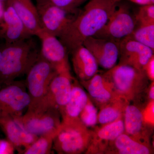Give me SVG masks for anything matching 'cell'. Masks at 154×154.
Wrapping results in <instances>:
<instances>
[{
    "mask_svg": "<svg viewBox=\"0 0 154 154\" xmlns=\"http://www.w3.org/2000/svg\"><path fill=\"white\" fill-rule=\"evenodd\" d=\"M121 0H89L58 37L70 52L94 36L107 23Z\"/></svg>",
    "mask_w": 154,
    "mask_h": 154,
    "instance_id": "1",
    "label": "cell"
},
{
    "mask_svg": "<svg viewBox=\"0 0 154 154\" xmlns=\"http://www.w3.org/2000/svg\"><path fill=\"white\" fill-rule=\"evenodd\" d=\"M40 55L33 36L2 47L0 60V85L27 73Z\"/></svg>",
    "mask_w": 154,
    "mask_h": 154,
    "instance_id": "2",
    "label": "cell"
},
{
    "mask_svg": "<svg viewBox=\"0 0 154 154\" xmlns=\"http://www.w3.org/2000/svg\"><path fill=\"white\" fill-rule=\"evenodd\" d=\"M104 75L119 97L129 103L141 105L150 85L143 69L118 64Z\"/></svg>",
    "mask_w": 154,
    "mask_h": 154,
    "instance_id": "3",
    "label": "cell"
},
{
    "mask_svg": "<svg viewBox=\"0 0 154 154\" xmlns=\"http://www.w3.org/2000/svg\"><path fill=\"white\" fill-rule=\"evenodd\" d=\"M92 134L93 130L85 126L79 119L62 120L54 138L53 147L58 154L85 153Z\"/></svg>",
    "mask_w": 154,
    "mask_h": 154,
    "instance_id": "4",
    "label": "cell"
},
{
    "mask_svg": "<svg viewBox=\"0 0 154 154\" xmlns=\"http://www.w3.org/2000/svg\"><path fill=\"white\" fill-rule=\"evenodd\" d=\"M28 107L27 113L19 117L28 132L40 137L48 133L58 131L61 121L60 113L57 109L43 101L30 105Z\"/></svg>",
    "mask_w": 154,
    "mask_h": 154,
    "instance_id": "5",
    "label": "cell"
},
{
    "mask_svg": "<svg viewBox=\"0 0 154 154\" xmlns=\"http://www.w3.org/2000/svg\"><path fill=\"white\" fill-rule=\"evenodd\" d=\"M42 29L58 38L75 18L79 11L70 12L45 0H36Z\"/></svg>",
    "mask_w": 154,
    "mask_h": 154,
    "instance_id": "6",
    "label": "cell"
},
{
    "mask_svg": "<svg viewBox=\"0 0 154 154\" xmlns=\"http://www.w3.org/2000/svg\"><path fill=\"white\" fill-rule=\"evenodd\" d=\"M57 72L51 64L39 55L27 73L26 84L31 99L29 106L36 105L44 99L51 81Z\"/></svg>",
    "mask_w": 154,
    "mask_h": 154,
    "instance_id": "7",
    "label": "cell"
},
{
    "mask_svg": "<svg viewBox=\"0 0 154 154\" xmlns=\"http://www.w3.org/2000/svg\"><path fill=\"white\" fill-rule=\"evenodd\" d=\"M137 24L135 18L131 14L128 7L121 5L118 8L116 7L105 26L94 37L119 42L131 34Z\"/></svg>",
    "mask_w": 154,
    "mask_h": 154,
    "instance_id": "8",
    "label": "cell"
},
{
    "mask_svg": "<svg viewBox=\"0 0 154 154\" xmlns=\"http://www.w3.org/2000/svg\"><path fill=\"white\" fill-rule=\"evenodd\" d=\"M21 87L12 81L0 85V116L19 117L30 105V95Z\"/></svg>",
    "mask_w": 154,
    "mask_h": 154,
    "instance_id": "9",
    "label": "cell"
},
{
    "mask_svg": "<svg viewBox=\"0 0 154 154\" xmlns=\"http://www.w3.org/2000/svg\"><path fill=\"white\" fill-rule=\"evenodd\" d=\"M144 107L136 103H129L127 105L123 116L124 132L139 141L152 146L151 140L154 126L145 119Z\"/></svg>",
    "mask_w": 154,
    "mask_h": 154,
    "instance_id": "10",
    "label": "cell"
},
{
    "mask_svg": "<svg viewBox=\"0 0 154 154\" xmlns=\"http://www.w3.org/2000/svg\"><path fill=\"white\" fill-rule=\"evenodd\" d=\"M57 71L42 101L55 107L60 113L70 97L74 79L72 76L69 65Z\"/></svg>",
    "mask_w": 154,
    "mask_h": 154,
    "instance_id": "11",
    "label": "cell"
},
{
    "mask_svg": "<svg viewBox=\"0 0 154 154\" xmlns=\"http://www.w3.org/2000/svg\"><path fill=\"white\" fill-rule=\"evenodd\" d=\"M83 45L93 54L102 68L108 70L116 65L119 58V42L91 36L85 40Z\"/></svg>",
    "mask_w": 154,
    "mask_h": 154,
    "instance_id": "12",
    "label": "cell"
},
{
    "mask_svg": "<svg viewBox=\"0 0 154 154\" xmlns=\"http://www.w3.org/2000/svg\"><path fill=\"white\" fill-rule=\"evenodd\" d=\"M154 50L127 36L119 42V63L139 69H143L151 57Z\"/></svg>",
    "mask_w": 154,
    "mask_h": 154,
    "instance_id": "13",
    "label": "cell"
},
{
    "mask_svg": "<svg viewBox=\"0 0 154 154\" xmlns=\"http://www.w3.org/2000/svg\"><path fill=\"white\" fill-rule=\"evenodd\" d=\"M41 42L40 56L57 71L69 65L68 51L58 37L42 29L36 36Z\"/></svg>",
    "mask_w": 154,
    "mask_h": 154,
    "instance_id": "14",
    "label": "cell"
},
{
    "mask_svg": "<svg viewBox=\"0 0 154 154\" xmlns=\"http://www.w3.org/2000/svg\"><path fill=\"white\" fill-rule=\"evenodd\" d=\"M123 118L112 123L98 126L93 130L91 142L85 154H105L108 146L124 132Z\"/></svg>",
    "mask_w": 154,
    "mask_h": 154,
    "instance_id": "15",
    "label": "cell"
},
{
    "mask_svg": "<svg viewBox=\"0 0 154 154\" xmlns=\"http://www.w3.org/2000/svg\"><path fill=\"white\" fill-rule=\"evenodd\" d=\"M80 83L87 91L89 98L98 109L120 97L104 74L97 73L90 79L80 82Z\"/></svg>",
    "mask_w": 154,
    "mask_h": 154,
    "instance_id": "16",
    "label": "cell"
},
{
    "mask_svg": "<svg viewBox=\"0 0 154 154\" xmlns=\"http://www.w3.org/2000/svg\"><path fill=\"white\" fill-rule=\"evenodd\" d=\"M3 25L0 29V37L10 44L31 36L22 20L19 18L11 3L5 5Z\"/></svg>",
    "mask_w": 154,
    "mask_h": 154,
    "instance_id": "17",
    "label": "cell"
},
{
    "mask_svg": "<svg viewBox=\"0 0 154 154\" xmlns=\"http://www.w3.org/2000/svg\"><path fill=\"white\" fill-rule=\"evenodd\" d=\"M73 69L80 82L87 81L98 73L99 65L93 54L80 45L70 52Z\"/></svg>",
    "mask_w": 154,
    "mask_h": 154,
    "instance_id": "18",
    "label": "cell"
},
{
    "mask_svg": "<svg viewBox=\"0 0 154 154\" xmlns=\"http://www.w3.org/2000/svg\"><path fill=\"white\" fill-rule=\"evenodd\" d=\"M0 125L9 142L15 146L25 147L27 148L38 138L25 129L19 117L0 116Z\"/></svg>",
    "mask_w": 154,
    "mask_h": 154,
    "instance_id": "19",
    "label": "cell"
},
{
    "mask_svg": "<svg viewBox=\"0 0 154 154\" xmlns=\"http://www.w3.org/2000/svg\"><path fill=\"white\" fill-rule=\"evenodd\" d=\"M152 146L143 143L124 132L109 145L105 154H152Z\"/></svg>",
    "mask_w": 154,
    "mask_h": 154,
    "instance_id": "20",
    "label": "cell"
},
{
    "mask_svg": "<svg viewBox=\"0 0 154 154\" xmlns=\"http://www.w3.org/2000/svg\"><path fill=\"white\" fill-rule=\"evenodd\" d=\"M28 33L36 36L42 29L36 6L32 0H9Z\"/></svg>",
    "mask_w": 154,
    "mask_h": 154,
    "instance_id": "21",
    "label": "cell"
},
{
    "mask_svg": "<svg viewBox=\"0 0 154 154\" xmlns=\"http://www.w3.org/2000/svg\"><path fill=\"white\" fill-rule=\"evenodd\" d=\"M88 98V94L82 86L74 79L70 97L60 113L62 120L79 119L80 113L87 104Z\"/></svg>",
    "mask_w": 154,
    "mask_h": 154,
    "instance_id": "22",
    "label": "cell"
},
{
    "mask_svg": "<svg viewBox=\"0 0 154 154\" xmlns=\"http://www.w3.org/2000/svg\"><path fill=\"white\" fill-rule=\"evenodd\" d=\"M129 102L119 97L99 109L97 125H105L123 118L125 110Z\"/></svg>",
    "mask_w": 154,
    "mask_h": 154,
    "instance_id": "23",
    "label": "cell"
},
{
    "mask_svg": "<svg viewBox=\"0 0 154 154\" xmlns=\"http://www.w3.org/2000/svg\"><path fill=\"white\" fill-rule=\"evenodd\" d=\"M57 132H49L41 136L26 148L24 154H49L53 147L54 138Z\"/></svg>",
    "mask_w": 154,
    "mask_h": 154,
    "instance_id": "24",
    "label": "cell"
},
{
    "mask_svg": "<svg viewBox=\"0 0 154 154\" xmlns=\"http://www.w3.org/2000/svg\"><path fill=\"white\" fill-rule=\"evenodd\" d=\"M131 38L140 43L154 49V23L139 24L135 28L131 34Z\"/></svg>",
    "mask_w": 154,
    "mask_h": 154,
    "instance_id": "25",
    "label": "cell"
},
{
    "mask_svg": "<svg viewBox=\"0 0 154 154\" xmlns=\"http://www.w3.org/2000/svg\"><path fill=\"white\" fill-rule=\"evenodd\" d=\"M98 110L89 97L87 104L79 116L80 120L88 128H94L97 125Z\"/></svg>",
    "mask_w": 154,
    "mask_h": 154,
    "instance_id": "26",
    "label": "cell"
},
{
    "mask_svg": "<svg viewBox=\"0 0 154 154\" xmlns=\"http://www.w3.org/2000/svg\"><path fill=\"white\" fill-rule=\"evenodd\" d=\"M137 22L139 24L154 23V5H142L135 16Z\"/></svg>",
    "mask_w": 154,
    "mask_h": 154,
    "instance_id": "27",
    "label": "cell"
},
{
    "mask_svg": "<svg viewBox=\"0 0 154 154\" xmlns=\"http://www.w3.org/2000/svg\"><path fill=\"white\" fill-rule=\"evenodd\" d=\"M70 12H76L78 8L89 0H45Z\"/></svg>",
    "mask_w": 154,
    "mask_h": 154,
    "instance_id": "28",
    "label": "cell"
},
{
    "mask_svg": "<svg viewBox=\"0 0 154 154\" xmlns=\"http://www.w3.org/2000/svg\"><path fill=\"white\" fill-rule=\"evenodd\" d=\"M149 80L151 82L154 81V56L151 57L143 68Z\"/></svg>",
    "mask_w": 154,
    "mask_h": 154,
    "instance_id": "29",
    "label": "cell"
},
{
    "mask_svg": "<svg viewBox=\"0 0 154 154\" xmlns=\"http://www.w3.org/2000/svg\"><path fill=\"white\" fill-rule=\"evenodd\" d=\"M12 146L9 142L0 140V154L11 153Z\"/></svg>",
    "mask_w": 154,
    "mask_h": 154,
    "instance_id": "30",
    "label": "cell"
},
{
    "mask_svg": "<svg viewBox=\"0 0 154 154\" xmlns=\"http://www.w3.org/2000/svg\"><path fill=\"white\" fill-rule=\"evenodd\" d=\"M146 99L148 103L154 101V81L151 82L148 88Z\"/></svg>",
    "mask_w": 154,
    "mask_h": 154,
    "instance_id": "31",
    "label": "cell"
},
{
    "mask_svg": "<svg viewBox=\"0 0 154 154\" xmlns=\"http://www.w3.org/2000/svg\"><path fill=\"white\" fill-rule=\"evenodd\" d=\"M131 2L138 4V5H145L154 4L151 0H129Z\"/></svg>",
    "mask_w": 154,
    "mask_h": 154,
    "instance_id": "32",
    "label": "cell"
},
{
    "mask_svg": "<svg viewBox=\"0 0 154 154\" xmlns=\"http://www.w3.org/2000/svg\"><path fill=\"white\" fill-rule=\"evenodd\" d=\"M5 8V5L0 2V29L3 25Z\"/></svg>",
    "mask_w": 154,
    "mask_h": 154,
    "instance_id": "33",
    "label": "cell"
},
{
    "mask_svg": "<svg viewBox=\"0 0 154 154\" xmlns=\"http://www.w3.org/2000/svg\"><path fill=\"white\" fill-rule=\"evenodd\" d=\"M2 47L0 45V60H1V56H2Z\"/></svg>",
    "mask_w": 154,
    "mask_h": 154,
    "instance_id": "34",
    "label": "cell"
},
{
    "mask_svg": "<svg viewBox=\"0 0 154 154\" xmlns=\"http://www.w3.org/2000/svg\"><path fill=\"white\" fill-rule=\"evenodd\" d=\"M153 3H154V0H151Z\"/></svg>",
    "mask_w": 154,
    "mask_h": 154,
    "instance_id": "35",
    "label": "cell"
}]
</instances>
